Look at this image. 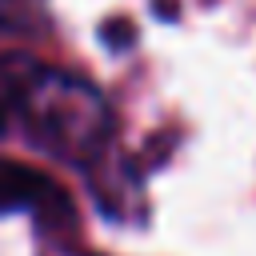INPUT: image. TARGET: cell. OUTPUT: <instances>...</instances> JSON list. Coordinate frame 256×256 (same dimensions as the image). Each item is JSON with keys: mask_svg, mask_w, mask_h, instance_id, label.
<instances>
[{"mask_svg": "<svg viewBox=\"0 0 256 256\" xmlns=\"http://www.w3.org/2000/svg\"><path fill=\"white\" fill-rule=\"evenodd\" d=\"M4 80L20 100V112L36 128H48L52 144L84 140V132L100 124V100L76 80H64L44 68H12V64L4 68Z\"/></svg>", "mask_w": 256, "mask_h": 256, "instance_id": "obj_1", "label": "cell"}, {"mask_svg": "<svg viewBox=\"0 0 256 256\" xmlns=\"http://www.w3.org/2000/svg\"><path fill=\"white\" fill-rule=\"evenodd\" d=\"M52 204H64V200H60V188L40 168L0 156V212H28V208H52Z\"/></svg>", "mask_w": 256, "mask_h": 256, "instance_id": "obj_2", "label": "cell"}, {"mask_svg": "<svg viewBox=\"0 0 256 256\" xmlns=\"http://www.w3.org/2000/svg\"><path fill=\"white\" fill-rule=\"evenodd\" d=\"M12 12H16V0H0V24L12 20Z\"/></svg>", "mask_w": 256, "mask_h": 256, "instance_id": "obj_3", "label": "cell"}, {"mask_svg": "<svg viewBox=\"0 0 256 256\" xmlns=\"http://www.w3.org/2000/svg\"><path fill=\"white\" fill-rule=\"evenodd\" d=\"M0 132H4V108H0Z\"/></svg>", "mask_w": 256, "mask_h": 256, "instance_id": "obj_4", "label": "cell"}]
</instances>
